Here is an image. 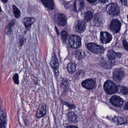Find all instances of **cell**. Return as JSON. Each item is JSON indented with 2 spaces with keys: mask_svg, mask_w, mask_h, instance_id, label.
Returning a JSON list of instances; mask_svg holds the SVG:
<instances>
[{
  "mask_svg": "<svg viewBox=\"0 0 128 128\" xmlns=\"http://www.w3.org/2000/svg\"><path fill=\"white\" fill-rule=\"evenodd\" d=\"M105 91L109 94H114L118 91L117 87L116 84L110 80H108L106 82L104 85Z\"/></svg>",
  "mask_w": 128,
  "mask_h": 128,
  "instance_id": "1",
  "label": "cell"
},
{
  "mask_svg": "<svg viewBox=\"0 0 128 128\" xmlns=\"http://www.w3.org/2000/svg\"><path fill=\"white\" fill-rule=\"evenodd\" d=\"M68 42L70 47L72 48H78L81 45L80 38L76 35L70 36L69 38Z\"/></svg>",
  "mask_w": 128,
  "mask_h": 128,
  "instance_id": "2",
  "label": "cell"
},
{
  "mask_svg": "<svg viewBox=\"0 0 128 128\" xmlns=\"http://www.w3.org/2000/svg\"><path fill=\"white\" fill-rule=\"evenodd\" d=\"M87 48L89 50L96 54H101L104 52V49L103 47L94 43L88 44Z\"/></svg>",
  "mask_w": 128,
  "mask_h": 128,
  "instance_id": "3",
  "label": "cell"
},
{
  "mask_svg": "<svg viewBox=\"0 0 128 128\" xmlns=\"http://www.w3.org/2000/svg\"><path fill=\"white\" fill-rule=\"evenodd\" d=\"M107 12L109 14L112 16H117L120 12V8L116 4L112 3L108 5L106 8Z\"/></svg>",
  "mask_w": 128,
  "mask_h": 128,
  "instance_id": "4",
  "label": "cell"
},
{
  "mask_svg": "<svg viewBox=\"0 0 128 128\" xmlns=\"http://www.w3.org/2000/svg\"><path fill=\"white\" fill-rule=\"evenodd\" d=\"M125 76V73L122 68H117L113 71V78L117 82H119L122 80Z\"/></svg>",
  "mask_w": 128,
  "mask_h": 128,
  "instance_id": "5",
  "label": "cell"
},
{
  "mask_svg": "<svg viewBox=\"0 0 128 128\" xmlns=\"http://www.w3.org/2000/svg\"><path fill=\"white\" fill-rule=\"evenodd\" d=\"M121 27V23L117 19H113L110 24V28L112 31L114 33L119 32Z\"/></svg>",
  "mask_w": 128,
  "mask_h": 128,
  "instance_id": "6",
  "label": "cell"
},
{
  "mask_svg": "<svg viewBox=\"0 0 128 128\" xmlns=\"http://www.w3.org/2000/svg\"><path fill=\"white\" fill-rule=\"evenodd\" d=\"M55 20L58 26H63L66 23V16L62 13H58L55 15Z\"/></svg>",
  "mask_w": 128,
  "mask_h": 128,
  "instance_id": "7",
  "label": "cell"
},
{
  "mask_svg": "<svg viewBox=\"0 0 128 128\" xmlns=\"http://www.w3.org/2000/svg\"><path fill=\"white\" fill-rule=\"evenodd\" d=\"M100 41L103 44L109 43L112 38L111 34L107 32H102L100 33Z\"/></svg>",
  "mask_w": 128,
  "mask_h": 128,
  "instance_id": "8",
  "label": "cell"
},
{
  "mask_svg": "<svg viewBox=\"0 0 128 128\" xmlns=\"http://www.w3.org/2000/svg\"><path fill=\"white\" fill-rule=\"evenodd\" d=\"M110 102L112 104L117 107H120L123 104L124 101L120 97L117 96H114L111 98Z\"/></svg>",
  "mask_w": 128,
  "mask_h": 128,
  "instance_id": "9",
  "label": "cell"
},
{
  "mask_svg": "<svg viewBox=\"0 0 128 128\" xmlns=\"http://www.w3.org/2000/svg\"><path fill=\"white\" fill-rule=\"evenodd\" d=\"M86 27V24L85 21L82 20H78L76 24V30L78 32L82 33L85 31Z\"/></svg>",
  "mask_w": 128,
  "mask_h": 128,
  "instance_id": "10",
  "label": "cell"
},
{
  "mask_svg": "<svg viewBox=\"0 0 128 128\" xmlns=\"http://www.w3.org/2000/svg\"><path fill=\"white\" fill-rule=\"evenodd\" d=\"M7 116L2 110H0V128H6Z\"/></svg>",
  "mask_w": 128,
  "mask_h": 128,
  "instance_id": "11",
  "label": "cell"
},
{
  "mask_svg": "<svg viewBox=\"0 0 128 128\" xmlns=\"http://www.w3.org/2000/svg\"><path fill=\"white\" fill-rule=\"evenodd\" d=\"M82 86L84 88L88 90L94 89L95 87V83L92 79H88L84 80L82 83Z\"/></svg>",
  "mask_w": 128,
  "mask_h": 128,
  "instance_id": "12",
  "label": "cell"
},
{
  "mask_svg": "<svg viewBox=\"0 0 128 128\" xmlns=\"http://www.w3.org/2000/svg\"><path fill=\"white\" fill-rule=\"evenodd\" d=\"M47 112V108L45 104H42L40 105L37 112H36V116L37 118H40L43 116Z\"/></svg>",
  "mask_w": 128,
  "mask_h": 128,
  "instance_id": "13",
  "label": "cell"
},
{
  "mask_svg": "<svg viewBox=\"0 0 128 128\" xmlns=\"http://www.w3.org/2000/svg\"><path fill=\"white\" fill-rule=\"evenodd\" d=\"M122 55L121 53H116L113 50H110L108 52L107 56L110 61H113L116 58H120Z\"/></svg>",
  "mask_w": 128,
  "mask_h": 128,
  "instance_id": "14",
  "label": "cell"
},
{
  "mask_svg": "<svg viewBox=\"0 0 128 128\" xmlns=\"http://www.w3.org/2000/svg\"><path fill=\"white\" fill-rule=\"evenodd\" d=\"M74 10L76 12L81 11L84 8V2L82 0H78L74 4Z\"/></svg>",
  "mask_w": 128,
  "mask_h": 128,
  "instance_id": "15",
  "label": "cell"
},
{
  "mask_svg": "<svg viewBox=\"0 0 128 128\" xmlns=\"http://www.w3.org/2000/svg\"><path fill=\"white\" fill-rule=\"evenodd\" d=\"M22 22L27 28H30L36 22V19L33 18H25L23 19Z\"/></svg>",
  "mask_w": 128,
  "mask_h": 128,
  "instance_id": "16",
  "label": "cell"
},
{
  "mask_svg": "<svg viewBox=\"0 0 128 128\" xmlns=\"http://www.w3.org/2000/svg\"><path fill=\"white\" fill-rule=\"evenodd\" d=\"M113 120L115 124L121 125L126 123L128 122V119L127 118L116 116L113 118Z\"/></svg>",
  "mask_w": 128,
  "mask_h": 128,
  "instance_id": "17",
  "label": "cell"
},
{
  "mask_svg": "<svg viewBox=\"0 0 128 128\" xmlns=\"http://www.w3.org/2000/svg\"><path fill=\"white\" fill-rule=\"evenodd\" d=\"M42 2L46 7L49 10H52L54 9V2L53 0H42Z\"/></svg>",
  "mask_w": 128,
  "mask_h": 128,
  "instance_id": "18",
  "label": "cell"
},
{
  "mask_svg": "<svg viewBox=\"0 0 128 128\" xmlns=\"http://www.w3.org/2000/svg\"><path fill=\"white\" fill-rule=\"evenodd\" d=\"M51 66L54 69H57L59 66L58 60L55 56H53L50 62Z\"/></svg>",
  "mask_w": 128,
  "mask_h": 128,
  "instance_id": "19",
  "label": "cell"
},
{
  "mask_svg": "<svg viewBox=\"0 0 128 128\" xmlns=\"http://www.w3.org/2000/svg\"><path fill=\"white\" fill-rule=\"evenodd\" d=\"M15 21V20H13L10 22L9 24L6 26V32L7 35H10L12 32V27L14 25Z\"/></svg>",
  "mask_w": 128,
  "mask_h": 128,
  "instance_id": "20",
  "label": "cell"
},
{
  "mask_svg": "<svg viewBox=\"0 0 128 128\" xmlns=\"http://www.w3.org/2000/svg\"><path fill=\"white\" fill-rule=\"evenodd\" d=\"M67 70L69 73H73L76 70V65L74 63H70L67 65Z\"/></svg>",
  "mask_w": 128,
  "mask_h": 128,
  "instance_id": "21",
  "label": "cell"
},
{
  "mask_svg": "<svg viewBox=\"0 0 128 128\" xmlns=\"http://www.w3.org/2000/svg\"><path fill=\"white\" fill-rule=\"evenodd\" d=\"M93 17V13L90 11L87 12L84 14V18L85 21L89 22L92 20Z\"/></svg>",
  "mask_w": 128,
  "mask_h": 128,
  "instance_id": "22",
  "label": "cell"
},
{
  "mask_svg": "<svg viewBox=\"0 0 128 128\" xmlns=\"http://www.w3.org/2000/svg\"><path fill=\"white\" fill-rule=\"evenodd\" d=\"M67 118L70 121L74 122L77 120V115L73 112H70L67 114Z\"/></svg>",
  "mask_w": 128,
  "mask_h": 128,
  "instance_id": "23",
  "label": "cell"
},
{
  "mask_svg": "<svg viewBox=\"0 0 128 128\" xmlns=\"http://www.w3.org/2000/svg\"><path fill=\"white\" fill-rule=\"evenodd\" d=\"M13 11L15 17L16 18H19L20 16V12L18 7L14 5L13 6Z\"/></svg>",
  "mask_w": 128,
  "mask_h": 128,
  "instance_id": "24",
  "label": "cell"
},
{
  "mask_svg": "<svg viewBox=\"0 0 128 128\" xmlns=\"http://www.w3.org/2000/svg\"><path fill=\"white\" fill-rule=\"evenodd\" d=\"M119 91L120 93L124 95L128 94V89L126 87L120 86L119 87Z\"/></svg>",
  "mask_w": 128,
  "mask_h": 128,
  "instance_id": "25",
  "label": "cell"
},
{
  "mask_svg": "<svg viewBox=\"0 0 128 128\" xmlns=\"http://www.w3.org/2000/svg\"><path fill=\"white\" fill-rule=\"evenodd\" d=\"M60 35H61V38L62 41L63 42H66L68 36V33L65 30H63L61 32Z\"/></svg>",
  "mask_w": 128,
  "mask_h": 128,
  "instance_id": "26",
  "label": "cell"
},
{
  "mask_svg": "<svg viewBox=\"0 0 128 128\" xmlns=\"http://www.w3.org/2000/svg\"><path fill=\"white\" fill-rule=\"evenodd\" d=\"M76 55L77 58H78L79 59H81L83 58L84 57V52H82L80 51H76Z\"/></svg>",
  "mask_w": 128,
  "mask_h": 128,
  "instance_id": "27",
  "label": "cell"
},
{
  "mask_svg": "<svg viewBox=\"0 0 128 128\" xmlns=\"http://www.w3.org/2000/svg\"><path fill=\"white\" fill-rule=\"evenodd\" d=\"M13 81L16 84H19V79H18V74H15L13 76Z\"/></svg>",
  "mask_w": 128,
  "mask_h": 128,
  "instance_id": "28",
  "label": "cell"
},
{
  "mask_svg": "<svg viewBox=\"0 0 128 128\" xmlns=\"http://www.w3.org/2000/svg\"><path fill=\"white\" fill-rule=\"evenodd\" d=\"M123 46L124 48L126 49V50H128V44H127V42H126V41H125V40L123 41Z\"/></svg>",
  "mask_w": 128,
  "mask_h": 128,
  "instance_id": "29",
  "label": "cell"
},
{
  "mask_svg": "<svg viewBox=\"0 0 128 128\" xmlns=\"http://www.w3.org/2000/svg\"><path fill=\"white\" fill-rule=\"evenodd\" d=\"M62 83L66 86H68V82L67 80V79H66V78L63 79Z\"/></svg>",
  "mask_w": 128,
  "mask_h": 128,
  "instance_id": "30",
  "label": "cell"
},
{
  "mask_svg": "<svg viewBox=\"0 0 128 128\" xmlns=\"http://www.w3.org/2000/svg\"><path fill=\"white\" fill-rule=\"evenodd\" d=\"M121 2L123 4H124V5H126V6H128L127 0H122V1H121Z\"/></svg>",
  "mask_w": 128,
  "mask_h": 128,
  "instance_id": "31",
  "label": "cell"
},
{
  "mask_svg": "<svg viewBox=\"0 0 128 128\" xmlns=\"http://www.w3.org/2000/svg\"><path fill=\"white\" fill-rule=\"evenodd\" d=\"M87 1L89 2L90 3H94V2H96V0H87Z\"/></svg>",
  "mask_w": 128,
  "mask_h": 128,
  "instance_id": "32",
  "label": "cell"
},
{
  "mask_svg": "<svg viewBox=\"0 0 128 128\" xmlns=\"http://www.w3.org/2000/svg\"><path fill=\"white\" fill-rule=\"evenodd\" d=\"M66 128H78L75 126H68Z\"/></svg>",
  "mask_w": 128,
  "mask_h": 128,
  "instance_id": "33",
  "label": "cell"
},
{
  "mask_svg": "<svg viewBox=\"0 0 128 128\" xmlns=\"http://www.w3.org/2000/svg\"><path fill=\"white\" fill-rule=\"evenodd\" d=\"M128 102H126V105L124 106V108L126 110H128Z\"/></svg>",
  "mask_w": 128,
  "mask_h": 128,
  "instance_id": "34",
  "label": "cell"
},
{
  "mask_svg": "<svg viewBox=\"0 0 128 128\" xmlns=\"http://www.w3.org/2000/svg\"><path fill=\"white\" fill-rule=\"evenodd\" d=\"M100 1L102 2L105 3L106 2H108V0H100Z\"/></svg>",
  "mask_w": 128,
  "mask_h": 128,
  "instance_id": "35",
  "label": "cell"
},
{
  "mask_svg": "<svg viewBox=\"0 0 128 128\" xmlns=\"http://www.w3.org/2000/svg\"><path fill=\"white\" fill-rule=\"evenodd\" d=\"M2 2H3L5 3H6L7 2V0H2Z\"/></svg>",
  "mask_w": 128,
  "mask_h": 128,
  "instance_id": "36",
  "label": "cell"
},
{
  "mask_svg": "<svg viewBox=\"0 0 128 128\" xmlns=\"http://www.w3.org/2000/svg\"><path fill=\"white\" fill-rule=\"evenodd\" d=\"M56 28V31H57V32L58 34V35H59V32L58 31V30L57 28Z\"/></svg>",
  "mask_w": 128,
  "mask_h": 128,
  "instance_id": "37",
  "label": "cell"
},
{
  "mask_svg": "<svg viewBox=\"0 0 128 128\" xmlns=\"http://www.w3.org/2000/svg\"><path fill=\"white\" fill-rule=\"evenodd\" d=\"M1 11H2V10H1V8L0 7V12H1Z\"/></svg>",
  "mask_w": 128,
  "mask_h": 128,
  "instance_id": "38",
  "label": "cell"
}]
</instances>
